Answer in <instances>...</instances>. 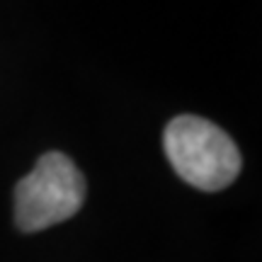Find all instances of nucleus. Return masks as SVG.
I'll list each match as a JSON object with an SVG mask.
<instances>
[{
    "label": "nucleus",
    "instance_id": "f03ea898",
    "mask_svg": "<svg viewBox=\"0 0 262 262\" xmlns=\"http://www.w3.org/2000/svg\"><path fill=\"white\" fill-rule=\"evenodd\" d=\"M85 199V178L68 156L51 150L15 187V224L25 233L44 231L78 214Z\"/></svg>",
    "mask_w": 262,
    "mask_h": 262
},
{
    "label": "nucleus",
    "instance_id": "f257e3e1",
    "mask_svg": "<svg viewBox=\"0 0 262 262\" xmlns=\"http://www.w3.org/2000/svg\"><path fill=\"white\" fill-rule=\"evenodd\" d=\"M163 146L170 165L192 187L219 192L241 172V150L221 126L194 114H180L165 126Z\"/></svg>",
    "mask_w": 262,
    "mask_h": 262
}]
</instances>
